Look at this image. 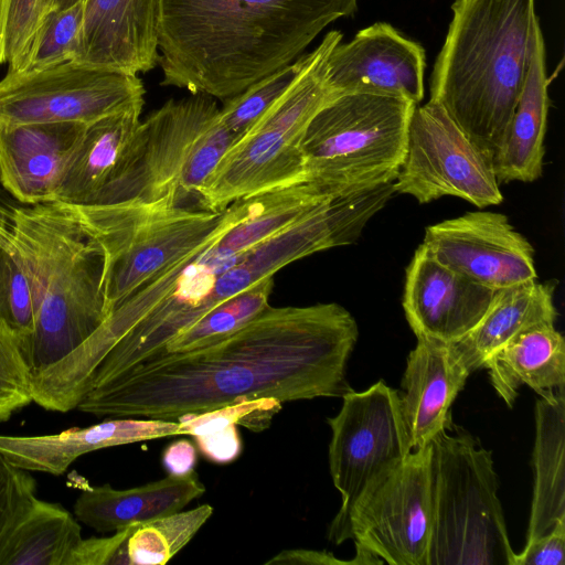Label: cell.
<instances>
[{
	"label": "cell",
	"mask_w": 565,
	"mask_h": 565,
	"mask_svg": "<svg viewBox=\"0 0 565 565\" xmlns=\"http://www.w3.org/2000/svg\"><path fill=\"white\" fill-rule=\"evenodd\" d=\"M299 143L278 131L250 128L222 157L199 192V209L218 212L237 200L305 182Z\"/></svg>",
	"instance_id": "16"
},
{
	"label": "cell",
	"mask_w": 565,
	"mask_h": 565,
	"mask_svg": "<svg viewBox=\"0 0 565 565\" xmlns=\"http://www.w3.org/2000/svg\"><path fill=\"white\" fill-rule=\"evenodd\" d=\"M198 455L195 446L186 439L170 444L163 451L162 463L169 475H184L194 470Z\"/></svg>",
	"instance_id": "41"
},
{
	"label": "cell",
	"mask_w": 565,
	"mask_h": 565,
	"mask_svg": "<svg viewBox=\"0 0 565 565\" xmlns=\"http://www.w3.org/2000/svg\"><path fill=\"white\" fill-rule=\"evenodd\" d=\"M433 527L427 565H513L492 452L448 427L429 443Z\"/></svg>",
	"instance_id": "8"
},
{
	"label": "cell",
	"mask_w": 565,
	"mask_h": 565,
	"mask_svg": "<svg viewBox=\"0 0 565 565\" xmlns=\"http://www.w3.org/2000/svg\"><path fill=\"white\" fill-rule=\"evenodd\" d=\"M495 291L438 263L420 244L406 269L402 303L416 338L455 342L479 322Z\"/></svg>",
	"instance_id": "15"
},
{
	"label": "cell",
	"mask_w": 565,
	"mask_h": 565,
	"mask_svg": "<svg viewBox=\"0 0 565 565\" xmlns=\"http://www.w3.org/2000/svg\"><path fill=\"white\" fill-rule=\"evenodd\" d=\"M84 8L85 1H82L46 14L22 72L74 61L82 34Z\"/></svg>",
	"instance_id": "32"
},
{
	"label": "cell",
	"mask_w": 565,
	"mask_h": 565,
	"mask_svg": "<svg viewBox=\"0 0 565 565\" xmlns=\"http://www.w3.org/2000/svg\"><path fill=\"white\" fill-rule=\"evenodd\" d=\"M35 491L36 482L30 471L12 466L0 455V554L38 499Z\"/></svg>",
	"instance_id": "36"
},
{
	"label": "cell",
	"mask_w": 565,
	"mask_h": 565,
	"mask_svg": "<svg viewBox=\"0 0 565 565\" xmlns=\"http://www.w3.org/2000/svg\"><path fill=\"white\" fill-rule=\"evenodd\" d=\"M360 565L354 557L350 561L337 558L332 553L327 551L307 550V548H290L284 550L277 555L265 562V565Z\"/></svg>",
	"instance_id": "40"
},
{
	"label": "cell",
	"mask_w": 565,
	"mask_h": 565,
	"mask_svg": "<svg viewBox=\"0 0 565 565\" xmlns=\"http://www.w3.org/2000/svg\"><path fill=\"white\" fill-rule=\"evenodd\" d=\"M202 455L216 463L235 460L242 452V440L236 425L193 437Z\"/></svg>",
	"instance_id": "39"
},
{
	"label": "cell",
	"mask_w": 565,
	"mask_h": 565,
	"mask_svg": "<svg viewBox=\"0 0 565 565\" xmlns=\"http://www.w3.org/2000/svg\"><path fill=\"white\" fill-rule=\"evenodd\" d=\"M157 0H85L73 62L138 75L159 64Z\"/></svg>",
	"instance_id": "18"
},
{
	"label": "cell",
	"mask_w": 565,
	"mask_h": 565,
	"mask_svg": "<svg viewBox=\"0 0 565 565\" xmlns=\"http://www.w3.org/2000/svg\"><path fill=\"white\" fill-rule=\"evenodd\" d=\"M103 256L107 313L235 221L239 200L212 212L168 200L68 204Z\"/></svg>",
	"instance_id": "6"
},
{
	"label": "cell",
	"mask_w": 565,
	"mask_h": 565,
	"mask_svg": "<svg viewBox=\"0 0 565 565\" xmlns=\"http://www.w3.org/2000/svg\"><path fill=\"white\" fill-rule=\"evenodd\" d=\"M554 285L529 280L495 291L479 322L461 339L450 342L471 372L519 333L555 323Z\"/></svg>",
	"instance_id": "23"
},
{
	"label": "cell",
	"mask_w": 565,
	"mask_h": 565,
	"mask_svg": "<svg viewBox=\"0 0 565 565\" xmlns=\"http://www.w3.org/2000/svg\"><path fill=\"white\" fill-rule=\"evenodd\" d=\"M31 402L32 372L17 335L0 326V422Z\"/></svg>",
	"instance_id": "35"
},
{
	"label": "cell",
	"mask_w": 565,
	"mask_h": 565,
	"mask_svg": "<svg viewBox=\"0 0 565 565\" xmlns=\"http://www.w3.org/2000/svg\"><path fill=\"white\" fill-rule=\"evenodd\" d=\"M513 565H565V519L515 553Z\"/></svg>",
	"instance_id": "37"
},
{
	"label": "cell",
	"mask_w": 565,
	"mask_h": 565,
	"mask_svg": "<svg viewBox=\"0 0 565 565\" xmlns=\"http://www.w3.org/2000/svg\"><path fill=\"white\" fill-rule=\"evenodd\" d=\"M65 565H120V534L108 537L82 539L65 561Z\"/></svg>",
	"instance_id": "38"
},
{
	"label": "cell",
	"mask_w": 565,
	"mask_h": 565,
	"mask_svg": "<svg viewBox=\"0 0 565 565\" xmlns=\"http://www.w3.org/2000/svg\"><path fill=\"white\" fill-rule=\"evenodd\" d=\"M334 417L329 468L341 507L328 539L339 545L351 540L350 516L355 504L413 451L405 426L401 393L380 380L362 392L350 391Z\"/></svg>",
	"instance_id": "9"
},
{
	"label": "cell",
	"mask_w": 565,
	"mask_h": 565,
	"mask_svg": "<svg viewBox=\"0 0 565 565\" xmlns=\"http://www.w3.org/2000/svg\"><path fill=\"white\" fill-rule=\"evenodd\" d=\"M491 385L512 408L521 385L539 395L565 388V341L553 323L530 328L511 339L483 364Z\"/></svg>",
	"instance_id": "25"
},
{
	"label": "cell",
	"mask_w": 565,
	"mask_h": 565,
	"mask_svg": "<svg viewBox=\"0 0 565 565\" xmlns=\"http://www.w3.org/2000/svg\"><path fill=\"white\" fill-rule=\"evenodd\" d=\"M273 286V277H267L224 300L177 333L161 352H189L222 340L269 305Z\"/></svg>",
	"instance_id": "29"
},
{
	"label": "cell",
	"mask_w": 565,
	"mask_h": 565,
	"mask_svg": "<svg viewBox=\"0 0 565 565\" xmlns=\"http://www.w3.org/2000/svg\"><path fill=\"white\" fill-rule=\"evenodd\" d=\"M422 245L438 263L493 290L537 277L532 245L501 213L467 212L427 226Z\"/></svg>",
	"instance_id": "13"
},
{
	"label": "cell",
	"mask_w": 565,
	"mask_h": 565,
	"mask_svg": "<svg viewBox=\"0 0 565 565\" xmlns=\"http://www.w3.org/2000/svg\"><path fill=\"white\" fill-rule=\"evenodd\" d=\"M451 10L429 100L493 156L530 66L535 0H455Z\"/></svg>",
	"instance_id": "4"
},
{
	"label": "cell",
	"mask_w": 565,
	"mask_h": 565,
	"mask_svg": "<svg viewBox=\"0 0 565 565\" xmlns=\"http://www.w3.org/2000/svg\"><path fill=\"white\" fill-rule=\"evenodd\" d=\"M356 9L358 0H157L161 85L227 99Z\"/></svg>",
	"instance_id": "2"
},
{
	"label": "cell",
	"mask_w": 565,
	"mask_h": 565,
	"mask_svg": "<svg viewBox=\"0 0 565 565\" xmlns=\"http://www.w3.org/2000/svg\"><path fill=\"white\" fill-rule=\"evenodd\" d=\"M138 75L68 61L43 70L8 72L0 81V124H92L142 108Z\"/></svg>",
	"instance_id": "11"
},
{
	"label": "cell",
	"mask_w": 565,
	"mask_h": 565,
	"mask_svg": "<svg viewBox=\"0 0 565 565\" xmlns=\"http://www.w3.org/2000/svg\"><path fill=\"white\" fill-rule=\"evenodd\" d=\"M204 492L195 470L126 490L103 484L87 488L76 499L74 514L97 532H117L134 523L180 512Z\"/></svg>",
	"instance_id": "22"
},
{
	"label": "cell",
	"mask_w": 565,
	"mask_h": 565,
	"mask_svg": "<svg viewBox=\"0 0 565 565\" xmlns=\"http://www.w3.org/2000/svg\"><path fill=\"white\" fill-rule=\"evenodd\" d=\"M351 540L390 565H427L433 527L429 444L406 459L354 507Z\"/></svg>",
	"instance_id": "12"
},
{
	"label": "cell",
	"mask_w": 565,
	"mask_h": 565,
	"mask_svg": "<svg viewBox=\"0 0 565 565\" xmlns=\"http://www.w3.org/2000/svg\"><path fill=\"white\" fill-rule=\"evenodd\" d=\"M210 504L134 523L120 533L121 565H162L181 551L211 518Z\"/></svg>",
	"instance_id": "28"
},
{
	"label": "cell",
	"mask_w": 565,
	"mask_h": 565,
	"mask_svg": "<svg viewBox=\"0 0 565 565\" xmlns=\"http://www.w3.org/2000/svg\"><path fill=\"white\" fill-rule=\"evenodd\" d=\"M281 409V402L262 397L232 403L200 414L178 418L182 435L192 437L212 433L230 425H242L259 433L269 427L273 417Z\"/></svg>",
	"instance_id": "34"
},
{
	"label": "cell",
	"mask_w": 565,
	"mask_h": 565,
	"mask_svg": "<svg viewBox=\"0 0 565 565\" xmlns=\"http://www.w3.org/2000/svg\"><path fill=\"white\" fill-rule=\"evenodd\" d=\"M416 106L398 97L361 93L332 99L300 139L305 182L326 198L394 182Z\"/></svg>",
	"instance_id": "7"
},
{
	"label": "cell",
	"mask_w": 565,
	"mask_h": 565,
	"mask_svg": "<svg viewBox=\"0 0 565 565\" xmlns=\"http://www.w3.org/2000/svg\"><path fill=\"white\" fill-rule=\"evenodd\" d=\"M539 396L532 455L534 483L526 543L544 535L565 519V390H550Z\"/></svg>",
	"instance_id": "24"
},
{
	"label": "cell",
	"mask_w": 565,
	"mask_h": 565,
	"mask_svg": "<svg viewBox=\"0 0 565 565\" xmlns=\"http://www.w3.org/2000/svg\"><path fill=\"white\" fill-rule=\"evenodd\" d=\"M77 520L64 507L36 499L0 554V565H65L82 540Z\"/></svg>",
	"instance_id": "27"
},
{
	"label": "cell",
	"mask_w": 565,
	"mask_h": 565,
	"mask_svg": "<svg viewBox=\"0 0 565 565\" xmlns=\"http://www.w3.org/2000/svg\"><path fill=\"white\" fill-rule=\"evenodd\" d=\"M38 307L23 268L0 244V326L14 333L21 345L35 329Z\"/></svg>",
	"instance_id": "33"
},
{
	"label": "cell",
	"mask_w": 565,
	"mask_h": 565,
	"mask_svg": "<svg viewBox=\"0 0 565 565\" xmlns=\"http://www.w3.org/2000/svg\"><path fill=\"white\" fill-rule=\"evenodd\" d=\"M85 0H51V10L65 9Z\"/></svg>",
	"instance_id": "42"
},
{
	"label": "cell",
	"mask_w": 565,
	"mask_h": 565,
	"mask_svg": "<svg viewBox=\"0 0 565 565\" xmlns=\"http://www.w3.org/2000/svg\"><path fill=\"white\" fill-rule=\"evenodd\" d=\"M213 97L169 99L139 122L124 159L94 204L168 200L198 207L199 192L241 138L218 117Z\"/></svg>",
	"instance_id": "5"
},
{
	"label": "cell",
	"mask_w": 565,
	"mask_h": 565,
	"mask_svg": "<svg viewBox=\"0 0 565 565\" xmlns=\"http://www.w3.org/2000/svg\"><path fill=\"white\" fill-rule=\"evenodd\" d=\"M470 371L450 342L417 338L402 379L401 406L414 449L428 445L451 425L452 402Z\"/></svg>",
	"instance_id": "19"
},
{
	"label": "cell",
	"mask_w": 565,
	"mask_h": 565,
	"mask_svg": "<svg viewBox=\"0 0 565 565\" xmlns=\"http://www.w3.org/2000/svg\"><path fill=\"white\" fill-rule=\"evenodd\" d=\"M395 193L419 203L457 196L477 207L500 204L493 156L481 149L436 102L416 106L408 125L405 158Z\"/></svg>",
	"instance_id": "10"
},
{
	"label": "cell",
	"mask_w": 565,
	"mask_h": 565,
	"mask_svg": "<svg viewBox=\"0 0 565 565\" xmlns=\"http://www.w3.org/2000/svg\"><path fill=\"white\" fill-rule=\"evenodd\" d=\"M175 435H182L178 420L108 418L51 435H0V455L22 470L60 476L85 454Z\"/></svg>",
	"instance_id": "20"
},
{
	"label": "cell",
	"mask_w": 565,
	"mask_h": 565,
	"mask_svg": "<svg viewBox=\"0 0 565 565\" xmlns=\"http://www.w3.org/2000/svg\"><path fill=\"white\" fill-rule=\"evenodd\" d=\"M141 110H127L86 125L56 201L72 205L95 203L116 174L140 122Z\"/></svg>",
	"instance_id": "26"
},
{
	"label": "cell",
	"mask_w": 565,
	"mask_h": 565,
	"mask_svg": "<svg viewBox=\"0 0 565 565\" xmlns=\"http://www.w3.org/2000/svg\"><path fill=\"white\" fill-rule=\"evenodd\" d=\"M0 244L23 268L35 298V329L21 345L35 374L73 352L108 317L102 252L60 201L0 204Z\"/></svg>",
	"instance_id": "3"
},
{
	"label": "cell",
	"mask_w": 565,
	"mask_h": 565,
	"mask_svg": "<svg viewBox=\"0 0 565 565\" xmlns=\"http://www.w3.org/2000/svg\"><path fill=\"white\" fill-rule=\"evenodd\" d=\"M310 53L254 82L239 94L225 99L218 110L221 121L242 137L292 85L306 67Z\"/></svg>",
	"instance_id": "30"
},
{
	"label": "cell",
	"mask_w": 565,
	"mask_h": 565,
	"mask_svg": "<svg viewBox=\"0 0 565 565\" xmlns=\"http://www.w3.org/2000/svg\"><path fill=\"white\" fill-rule=\"evenodd\" d=\"M545 44L537 20L530 66L511 120L493 154L498 182H533L542 174L550 108Z\"/></svg>",
	"instance_id": "21"
},
{
	"label": "cell",
	"mask_w": 565,
	"mask_h": 565,
	"mask_svg": "<svg viewBox=\"0 0 565 565\" xmlns=\"http://www.w3.org/2000/svg\"><path fill=\"white\" fill-rule=\"evenodd\" d=\"M86 125L0 124V184L20 204L57 200Z\"/></svg>",
	"instance_id": "17"
},
{
	"label": "cell",
	"mask_w": 565,
	"mask_h": 565,
	"mask_svg": "<svg viewBox=\"0 0 565 565\" xmlns=\"http://www.w3.org/2000/svg\"><path fill=\"white\" fill-rule=\"evenodd\" d=\"M51 0H0V65L22 72Z\"/></svg>",
	"instance_id": "31"
},
{
	"label": "cell",
	"mask_w": 565,
	"mask_h": 565,
	"mask_svg": "<svg viewBox=\"0 0 565 565\" xmlns=\"http://www.w3.org/2000/svg\"><path fill=\"white\" fill-rule=\"evenodd\" d=\"M359 329L335 302L271 307L222 340L161 352L92 388L76 408L97 417L174 420L232 403L342 397Z\"/></svg>",
	"instance_id": "1"
},
{
	"label": "cell",
	"mask_w": 565,
	"mask_h": 565,
	"mask_svg": "<svg viewBox=\"0 0 565 565\" xmlns=\"http://www.w3.org/2000/svg\"><path fill=\"white\" fill-rule=\"evenodd\" d=\"M424 47L386 22L360 30L328 57V83L335 95L373 94L418 103L424 97Z\"/></svg>",
	"instance_id": "14"
}]
</instances>
